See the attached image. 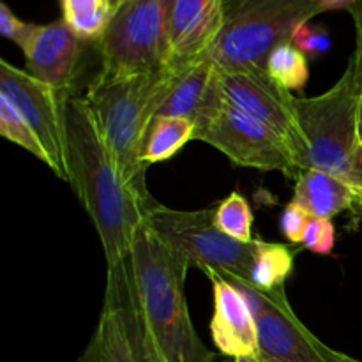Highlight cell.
I'll use <instances>...</instances> for the list:
<instances>
[{"label": "cell", "instance_id": "d6986e66", "mask_svg": "<svg viewBox=\"0 0 362 362\" xmlns=\"http://www.w3.org/2000/svg\"><path fill=\"white\" fill-rule=\"evenodd\" d=\"M197 126L182 117L156 115L148 126L141 147V163L151 166L154 163L172 159L187 141L194 140Z\"/></svg>", "mask_w": 362, "mask_h": 362}, {"label": "cell", "instance_id": "9c48e42d", "mask_svg": "<svg viewBox=\"0 0 362 362\" xmlns=\"http://www.w3.org/2000/svg\"><path fill=\"white\" fill-rule=\"evenodd\" d=\"M255 315L260 362H334L336 350L322 343L292 310L285 286L274 292L239 288Z\"/></svg>", "mask_w": 362, "mask_h": 362}, {"label": "cell", "instance_id": "cb8c5ba5", "mask_svg": "<svg viewBox=\"0 0 362 362\" xmlns=\"http://www.w3.org/2000/svg\"><path fill=\"white\" fill-rule=\"evenodd\" d=\"M214 223L223 233L239 243H253V211L246 198L233 191L214 207Z\"/></svg>", "mask_w": 362, "mask_h": 362}, {"label": "cell", "instance_id": "4dcf8cb0", "mask_svg": "<svg viewBox=\"0 0 362 362\" xmlns=\"http://www.w3.org/2000/svg\"><path fill=\"white\" fill-rule=\"evenodd\" d=\"M362 87V83H361ZM359 141L362 145V98H361V108H359Z\"/></svg>", "mask_w": 362, "mask_h": 362}, {"label": "cell", "instance_id": "ffe728a7", "mask_svg": "<svg viewBox=\"0 0 362 362\" xmlns=\"http://www.w3.org/2000/svg\"><path fill=\"white\" fill-rule=\"evenodd\" d=\"M296 262L292 247L278 243H265L257 239L253 265H251V286L260 292H274L285 286Z\"/></svg>", "mask_w": 362, "mask_h": 362}, {"label": "cell", "instance_id": "7c38bea8", "mask_svg": "<svg viewBox=\"0 0 362 362\" xmlns=\"http://www.w3.org/2000/svg\"><path fill=\"white\" fill-rule=\"evenodd\" d=\"M226 21L225 0H173L168 30V67L204 59Z\"/></svg>", "mask_w": 362, "mask_h": 362}, {"label": "cell", "instance_id": "277c9868", "mask_svg": "<svg viewBox=\"0 0 362 362\" xmlns=\"http://www.w3.org/2000/svg\"><path fill=\"white\" fill-rule=\"evenodd\" d=\"M359 0H240L226 13L225 27L205 55L221 73L260 69L276 46L315 16L334 9H352Z\"/></svg>", "mask_w": 362, "mask_h": 362}, {"label": "cell", "instance_id": "ac0fdd59", "mask_svg": "<svg viewBox=\"0 0 362 362\" xmlns=\"http://www.w3.org/2000/svg\"><path fill=\"white\" fill-rule=\"evenodd\" d=\"M76 362H138L122 311L106 290L94 334Z\"/></svg>", "mask_w": 362, "mask_h": 362}, {"label": "cell", "instance_id": "83f0119b", "mask_svg": "<svg viewBox=\"0 0 362 362\" xmlns=\"http://www.w3.org/2000/svg\"><path fill=\"white\" fill-rule=\"evenodd\" d=\"M292 42L304 53V55L311 57H318L331 49V37H329L327 32L322 30V28L311 27L310 23L303 25V27L296 32Z\"/></svg>", "mask_w": 362, "mask_h": 362}, {"label": "cell", "instance_id": "d6a6232c", "mask_svg": "<svg viewBox=\"0 0 362 362\" xmlns=\"http://www.w3.org/2000/svg\"><path fill=\"white\" fill-rule=\"evenodd\" d=\"M122 2H126V0H110V7H112V13H113V11H115L117 7H119Z\"/></svg>", "mask_w": 362, "mask_h": 362}, {"label": "cell", "instance_id": "2e32d148", "mask_svg": "<svg viewBox=\"0 0 362 362\" xmlns=\"http://www.w3.org/2000/svg\"><path fill=\"white\" fill-rule=\"evenodd\" d=\"M106 272V292L112 293L122 311L138 362H166L141 311L129 257L108 267Z\"/></svg>", "mask_w": 362, "mask_h": 362}, {"label": "cell", "instance_id": "e0dca14e", "mask_svg": "<svg viewBox=\"0 0 362 362\" xmlns=\"http://www.w3.org/2000/svg\"><path fill=\"white\" fill-rule=\"evenodd\" d=\"M354 194L349 184L322 170H304L293 186V200L313 218L332 219L352 209Z\"/></svg>", "mask_w": 362, "mask_h": 362}, {"label": "cell", "instance_id": "5b68a950", "mask_svg": "<svg viewBox=\"0 0 362 362\" xmlns=\"http://www.w3.org/2000/svg\"><path fill=\"white\" fill-rule=\"evenodd\" d=\"M361 80L350 62L327 92L313 98H296L310 170L332 173L346 184L352 180L354 158L361 145Z\"/></svg>", "mask_w": 362, "mask_h": 362}, {"label": "cell", "instance_id": "603a6c76", "mask_svg": "<svg viewBox=\"0 0 362 362\" xmlns=\"http://www.w3.org/2000/svg\"><path fill=\"white\" fill-rule=\"evenodd\" d=\"M0 134H2L6 140L20 145V147L25 148L28 154L35 156L39 161H42L49 170H52V159H49L48 152L45 151L42 144L39 141L35 131L32 129L30 124L25 120V117L21 115L20 110L2 94H0Z\"/></svg>", "mask_w": 362, "mask_h": 362}, {"label": "cell", "instance_id": "8992f818", "mask_svg": "<svg viewBox=\"0 0 362 362\" xmlns=\"http://www.w3.org/2000/svg\"><path fill=\"white\" fill-rule=\"evenodd\" d=\"M145 225L177 255L198 267L209 278H219L237 288L251 286L257 239L239 243L216 226L214 209L175 211L161 204H152L145 214Z\"/></svg>", "mask_w": 362, "mask_h": 362}, {"label": "cell", "instance_id": "9a60e30c", "mask_svg": "<svg viewBox=\"0 0 362 362\" xmlns=\"http://www.w3.org/2000/svg\"><path fill=\"white\" fill-rule=\"evenodd\" d=\"M214 288V315L211 336L225 357H258V329L246 297L232 283L211 278Z\"/></svg>", "mask_w": 362, "mask_h": 362}, {"label": "cell", "instance_id": "4fadbf2b", "mask_svg": "<svg viewBox=\"0 0 362 362\" xmlns=\"http://www.w3.org/2000/svg\"><path fill=\"white\" fill-rule=\"evenodd\" d=\"M219 71L209 59L175 69V80L156 115L182 117L197 129L214 119L226 105Z\"/></svg>", "mask_w": 362, "mask_h": 362}, {"label": "cell", "instance_id": "f1b7e54d", "mask_svg": "<svg viewBox=\"0 0 362 362\" xmlns=\"http://www.w3.org/2000/svg\"><path fill=\"white\" fill-rule=\"evenodd\" d=\"M334 362H361V361L354 359V357H350V356H346V354H343V352H338V350H336Z\"/></svg>", "mask_w": 362, "mask_h": 362}, {"label": "cell", "instance_id": "d4e9b609", "mask_svg": "<svg viewBox=\"0 0 362 362\" xmlns=\"http://www.w3.org/2000/svg\"><path fill=\"white\" fill-rule=\"evenodd\" d=\"M336 244V228L331 219L313 218L304 233L303 246L317 255H331Z\"/></svg>", "mask_w": 362, "mask_h": 362}, {"label": "cell", "instance_id": "7a4b0ae2", "mask_svg": "<svg viewBox=\"0 0 362 362\" xmlns=\"http://www.w3.org/2000/svg\"><path fill=\"white\" fill-rule=\"evenodd\" d=\"M141 311L166 362H214L194 329L186 299L189 264L141 225L129 251Z\"/></svg>", "mask_w": 362, "mask_h": 362}, {"label": "cell", "instance_id": "ba28073f", "mask_svg": "<svg viewBox=\"0 0 362 362\" xmlns=\"http://www.w3.org/2000/svg\"><path fill=\"white\" fill-rule=\"evenodd\" d=\"M194 140L218 148L233 165L260 172H281L296 180L300 175L296 156L285 138L228 103L214 119L197 129Z\"/></svg>", "mask_w": 362, "mask_h": 362}, {"label": "cell", "instance_id": "1f68e13d", "mask_svg": "<svg viewBox=\"0 0 362 362\" xmlns=\"http://www.w3.org/2000/svg\"><path fill=\"white\" fill-rule=\"evenodd\" d=\"M240 0H225V6H226V13H228L230 9H232V7H235L237 4H239Z\"/></svg>", "mask_w": 362, "mask_h": 362}, {"label": "cell", "instance_id": "6da1fadb", "mask_svg": "<svg viewBox=\"0 0 362 362\" xmlns=\"http://www.w3.org/2000/svg\"><path fill=\"white\" fill-rule=\"evenodd\" d=\"M64 127L67 182L94 223L106 265L113 267L129 257L134 235L145 223L147 209L154 200L145 202L124 182L98 120L83 98L66 94Z\"/></svg>", "mask_w": 362, "mask_h": 362}, {"label": "cell", "instance_id": "f546056e", "mask_svg": "<svg viewBox=\"0 0 362 362\" xmlns=\"http://www.w3.org/2000/svg\"><path fill=\"white\" fill-rule=\"evenodd\" d=\"M233 362H260V357H239L233 359Z\"/></svg>", "mask_w": 362, "mask_h": 362}, {"label": "cell", "instance_id": "30bf717a", "mask_svg": "<svg viewBox=\"0 0 362 362\" xmlns=\"http://www.w3.org/2000/svg\"><path fill=\"white\" fill-rule=\"evenodd\" d=\"M219 78L228 105L274 129L290 145L300 172L310 170L306 141L297 119L292 92L272 80L267 71L260 69L233 73L219 71Z\"/></svg>", "mask_w": 362, "mask_h": 362}, {"label": "cell", "instance_id": "484cf974", "mask_svg": "<svg viewBox=\"0 0 362 362\" xmlns=\"http://www.w3.org/2000/svg\"><path fill=\"white\" fill-rule=\"evenodd\" d=\"M37 27L39 25L35 23L21 21L20 18L7 7L6 2H0V32H2L4 37H7L9 41H13L14 45L20 46L21 52L27 48L30 39L34 37Z\"/></svg>", "mask_w": 362, "mask_h": 362}, {"label": "cell", "instance_id": "3957f363", "mask_svg": "<svg viewBox=\"0 0 362 362\" xmlns=\"http://www.w3.org/2000/svg\"><path fill=\"white\" fill-rule=\"evenodd\" d=\"M175 69L152 73H106L99 69L83 99L94 113L119 173L145 202H152L145 184L147 166L141 163L144 138L168 95Z\"/></svg>", "mask_w": 362, "mask_h": 362}, {"label": "cell", "instance_id": "44dd1931", "mask_svg": "<svg viewBox=\"0 0 362 362\" xmlns=\"http://www.w3.org/2000/svg\"><path fill=\"white\" fill-rule=\"evenodd\" d=\"M60 6L62 20L87 42H98L112 20L110 0H60Z\"/></svg>", "mask_w": 362, "mask_h": 362}, {"label": "cell", "instance_id": "8fae6325", "mask_svg": "<svg viewBox=\"0 0 362 362\" xmlns=\"http://www.w3.org/2000/svg\"><path fill=\"white\" fill-rule=\"evenodd\" d=\"M0 94L25 117L52 159V172L67 182L64 99L67 90L52 87L23 69L0 60Z\"/></svg>", "mask_w": 362, "mask_h": 362}, {"label": "cell", "instance_id": "5bb4252c", "mask_svg": "<svg viewBox=\"0 0 362 362\" xmlns=\"http://www.w3.org/2000/svg\"><path fill=\"white\" fill-rule=\"evenodd\" d=\"M87 41L81 39L64 20L39 25L25 55V71L35 80L67 90L76 73Z\"/></svg>", "mask_w": 362, "mask_h": 362}, {"label": "cell", "instance_id": "7402d4cb", "mask_svg": "<svg viewBox=\"0 0 362 362\" xmlns=\"http://www.w3.org/2000/svg\"><path fill=\"white\" fill-rule=\"evenodd\" d=\"M265 71L274 81L286 90H303L310 80L308 57L293 42H283L276 46L267 59Z\"/></svg>", "mask_w": 362, "mask_h": 362}, {"label": "cell", "instance_id": "52a82bcc", "mask_svg": "<svg viewBox=\"0 0 362 362\" xmlns=\"http://www.w3.org/2000/svg\"><path fill=\"white\" fill-rule=\"evenodd\" d=\"M173 0H126L95 42L106 73H152L168 67Z\"/></svg>", "mask_w": 362, "mask_h": 362}, {"label": "cell", "instance_id": "4316f807", "mask_svg": "<svg viewBox=\"0 0 362 362\" xmlns=\"http://www.w3.org/2000/svg\"><path fill=\"white\" fill-rule=\"evenodd\" d=\"M313 216L308 211H304L300 205H297L296 202H290L281 212V218H279V228L281 233L293 244H303L304 233H306L308 225L311 223Z\"/></svg>", "mask_w": 362, "mask_h": 362}]
</instances>
